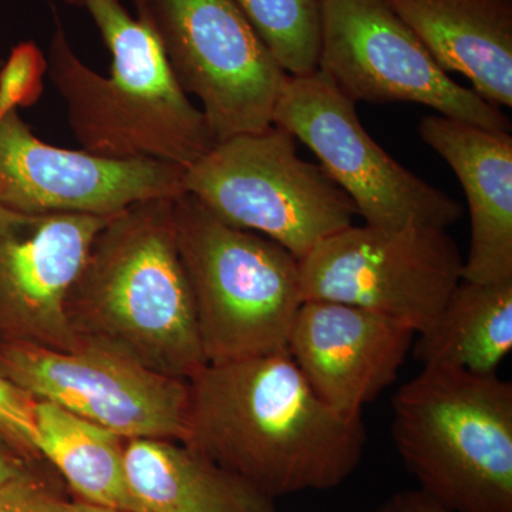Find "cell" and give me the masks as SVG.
I'll return each mask as SVG.
<instances>
[{
	"instance_id": "obj_1",
	"label": "cell",
	"mask_w": 512,
	"mask_h": 512,
	"mask_svg": "<svg viewBox=\"0 0 512 512\" xmlns=\"http://www.w3.org/2000/svg\"><path fill=\"white\" fill-rule=\"evenodd\" d=\"M183 444L276 501L345 483L366 430L328 406L286 352L207 363L187 380Z\"/></svg>"
},
{
	"instance_id": "obj_2",
	"label": "cell",
	"mask_w": 512,
	"mask_h": 512,
	"mask_svg": "<svg viewBox=\"0 0 512 512\" xmlns=\"http://www.w3.org/2000/svg\"><path fill=\"white\" fill-rule=\"evenodd\" d=\"M173 202H137L94 238L66 299L80 348L188 380L207 365L177 241Z\"/></svg>"
},
{
	"instance_id": "obj_3",
	"label": "cell",
	"mask_w": 512,
	"mask_h": 512,
	"mask_svg": "<svg viewBox=\"0 0 512 512\" xmlns=\"http://www.w3.org/2000/svg\"><path fill=\"white\" fill-rule=\"evenodd\" d=\"M92 18L109 49V76L70 45L59 9L47 74L82 150L110 160H156L190 168L217 144L201 109L178 86L153 30L120 0H64Z\"/></svg>"
},
{
	"instance_id": "obj_4",
	"label": "cell",
	"mask_w": 512,
	"mask_h": 512,
	"mask_svg": "<svg viewBox=\"0 0 512 512\" xmlns=\"http://www.w3.org/2000/svg\"><path fill=\"white\" fill-rule=\"evenodd\" d=\"M392 437L419 490L451 512H512V383L423 367L394 394Z\"/></svg>"
},
{
	"instance_id": "obj_5",
	"label": "cell",
	"mask_w": 512,
	"mask_h": 512,
	"mask_svg": "<svg viewBox=\"0 0 512 512\" xmlns=\"http://www.w3.org/2000/svg\"><path fill=\"white\" fill-rule=\"evenodd\" d=\"M173 221L207 363L286 352L303 303L299 259L188 192L175 198Z\"/></svg>"
},
{
	"instance_id": "obj_6",
	"label": "cell",
	"mask_w": 512,
	"mask_h": 512,
	"mask_svg": "<svg viewBox=\"0 0 512 512\" xmlns=\"http://www.w3.org/2000/svg\"><path fill=\"white\" fill-rule=\"evenodd\" d=\"M298 140L274 126L221 141L185 170L184 190L221 221L278 242L301 261L323 239L353 225L349 195Z\"/></svg>"
},
{
	"instance_id": "obj_7",
	"label": "cell",
	"mask_w": 512,
	"mask_h": 512,
	"mask_svg": "<svg viewBox=\"0 0 512 512\" xmlns=\"http://www.w3.org/2000/svg\"><path fill=\"white\" fill-rule=\"evenodd\" d=\"M178 86L202 104L217 143L261 133L288 74L234 0H134Z\"/></svg>"
},
{
	"instance_id": "obj_8",
	"label": "cell",
	"mask_w": 512,
	"mask_h": 512,
	"mask_svg": "<svg viewBox=\"0 0 512 512\" xmlns=\"http://www.w3.org/2000/svg\"><path fill=\"white\" fill-rule=\"evenodd\" d=\"M272 124L315 153L370 227L447 229L463 215L460 202L397 163L373 140L355 101L319 69L288 77Z\"/></svg>"
},
{
	"instance_id": "obj_9",
	"label": "cell",
	"mask_w": 512,
	"mask_h": 512,
	"mask_svg": "<svg viewBox=\"0 0 512 512\" xmlns=\"http://www.w3.org/2000/svg\"><path fill=\"white\" fill-rule=\"evenodd\" d=\"M303 301L346 303L429 328L463 281L464 258L446 229L350 227L299 261Z\"/></svg>"
},
{
	"instance_id": "obj_10",
	"label": "cell",
	"mask_w": 512,
	"mask_h": 512,
	"mask_svg": "<svg viewBox=\"0 0 512 512\" xmlns=\"http://www.w3.org/2000/svg\"><path fill=\"white\" fill-rule=\"evenodd\" d=\"M319 70L355 103L421 104L511 133L500 107L451 79L384 0H323Z\"/></svg>"
},
{
	"instance_id": "obj_11",
	"label": "cell",
	"mask_w": 512,
	"mask_h": 512,
	"mask_svg": "<svg viewBox=\"0 0 512 512\" xmlns=\"http://www.w3.org/2000/svg\"><path fill=\"white\" fill-rule=\"evenodd\" d=\"M0 376L124 440L183 443L187 380L174 379L89 348L59 352L0 343Z\"/></svg>"
},
{
	"instance_id": "obj_12",
	"label": "cell",
	"mask_w": 512,
	"mask_h": 512,
	"mask_svg": "<svg viewBox=\"0 0 512 512\" xmlns=\"http://www.w3.org/2000/svg\"><path fill=\"white\" fill-rule=\"evenodd\" d=\"M184 168L156 160H110L40 140L0 107V205L32 214L113 217L137 202L184 194Z\"/></svg>"
},
{
	"instance_id": "obj_13",
	"label": "cell",
	"mask_w": 512,
	"mask_h": 512,
	"mask_svg": "<svg viewBox=\"0 0 512 512\" xmlns=\"http://www.w3.org/2000/svg\"><path fill=\"white\" fill-rule=\"evenodd\" d=\"M109 218L0 205V343L82 349L67 320L66 299Z\"/></svg>"
},
{
	"instance_id": "obj_14",
	"label": "cell",
	"mask_w": 512,
	"mask_h": 512,
	"mask_svg": "<svg viewBox=\"0 0 512 512\" xmlns=\"http://www.w3.org/2000/svg\"><path fill=\"white\" fill-rule=\"evenodd\" d=\"M416 335L402 322L357 306L303 301L286 350L323 402L359 419L396 382Z\"/></svg>"
},
{
	"instance_id": "obj_15",
	"label": "cell",
	"mask_w": 512,
	"mask_h": 512,
	"mask_svg": "<svg viewBox=\"0 0 512 512\" xmlns=\"http://www.w3.org/2000/svg\"><path fill=\"white\" fill-rule=\"evenodd\" d=\"M421 140L457 175L470 211V248L463 279H512V137L447 117L427 116Z\"/></svg>"
},
{
	"instance_id": "obj_16",
	"label": "cell",
	"mask_w": 512,
	"mask_h": 512,
	"mask_svg": "<svg viewBox=\"0 0 512 512\" xmlns=\"http://www.w3.org/2000/svg\"><path fill=\"white\" fill-rule=\"evenodd\" d=\"M446 73L512 106V0H384Z\"/></svg>"
},
{
	"instance_id": "obj_17",
	"label": "cell",
	"mask_w": 512,
	"mask_h": 512,
	"mask_svg": "<svg viewBox=\"0 0 512 512\" xmlns=\"http://www.w3.org/2000/svg\"><path fill=\"white\" fill-rule=\"evenodd\" d=\"M124 468L134 512H279L275 500L181 441L126 440Z\"/></svg>"
},
{
	"instance_id": "obj_18",
	"label": "cell",
	"mask_w": 512,
	"mask_h": 512,
	"mask_svg": "<svg viewBox=\"0 0 512 512\" xmlns=\"http://www.w3.org/2000/svg\"><path fill=\"white\" fill-rule=\"evenodd\" d=\"M416 338L412 349L421 367L495 375L512 349V279H463Z\"/></svg>"
},
{
	"instance_id": "obj_19",
	"label": "cell",
	"mask_w": 512,
	"mask_h": 512,
	"mask_svg": "<svg viewBox=\"0 0 512 512\" xmlns=\"http://www.w3.org/2000/svg\"><path fill=\"white\" fill-rule=\"evenodd\" d=\"M37 451L87 503L134 512L117 434L49 402L35 400Z\"/></svg>"
},
{
	"instance_id": "obj_20",
	"label": "cell",
	"mask_w": 512,
	"mask_h": 512,
	"mask_svg": "<svg viewBox=\"0 0 512 512\" xmlns=\"http://www.w3.org/2000/svg\"><path fill=\"white\" fill-rule=\"evenodd\" d=\"M288 76L319 69L323 0H234Z\"/></svg>"
},
{
	"instance_id": "obj_21",
	"label": "cell",
	"mask_w": 512,
	"mask_h": 512,
	"mask_svg": "<svg viewBox=\"0 0 512 512\" xmlns=\"http://www.w3.org/2000/svg\"><path fill=\"white\" fill-rule=\"evenodd\" d=\"M47 74V59L33 42L13 47L8 60L0 67V107L19 110L40 100L43 79Z\"/></svg>"
},
{
	"instance_id": "obj_22",
	"label": "cell",
	"mask_w": 512,
	"mask_h": 512,
	"mask_svg": "<svg viewBox=\"0 0 512 512\" xmlns=\"http://www.w3.org/2000/svg\"><path fill=\"white\" fill-rule=\"evenodd\" d=\"M0 434L30 464L42 460L37 451L35 400L0 376Z\"/></svg>"
},
{
	"instance_id": "obj_23",
	"label": "cell",
	"mask_w": 512,
	"mask_h": 512,
	"mask_svg": "<svg viewBox=\"0 0 512 512\" xmlns=\"http://www.w3.org/2000/svg\"><path fill=\"white\" fill-rule=\"evenodd\" d=\"M63 504L32 468L0 484V512H59Z\"/></svg>"
},
{
	"instance_id": "obj_24",
	"label": "cell",
	"mask_w": 512,
	"mask_h": 512,
	"mask_svg": "<svg viewBox=\"0 0 512 512\" xmlns=\"http://www.w3.org/2000/svg\"><path fill=\"white\" fill-rule=\"evenodd\" d=\"M373 512H451L429 495L416 490H402L390 495Z\"/></svg>"
},
{
	"instance_id": "obj_25",
	"label": "cell",
	"mask_w": 512,
	"mask_h": 512,
	"mask_svg": "<svg viewBox=\"0 0 512 512\" xmlns=\"http://www.w3.org/2000/svg\"><path fill=\"white\" fill-rule=\"evenodd\" d=\"M30 467L32 464L20 457L9 441L0 434V484L22 476Z\"/></svg>"
},
{
	"instance_id": "obj_26",
	"label": "cell",
	"mask_w": 512,
	"mask_h": 512,
	"mask_svg": "<svg viewBox=\"0 0 512 512\" xmlns=\"http://www.w3.org/2000/svg\"><path fill=\"white\" fill-rule=\"evenodd\" d=\"M59 512H123L119 510H114V508L103 507V505H97L92 503H87V501H76V503H69V501H64L62 508H60Z\"/></svg>"
},
{
	"instance_id": "obj_27",
	"label": "cell",
	"mask_w": 512,
	"mask_h": 512,
	"mask_svg": "<svg viewBox=\"0 0 512 512\" xmlns=\"http://www.w3.org/2000/svg\"><path fill=\"white\" fill-rule=\"evenodd\" d=\"M2 64H3V60L0 59V67H2Z\"/></svg>"
}]
</instances>
